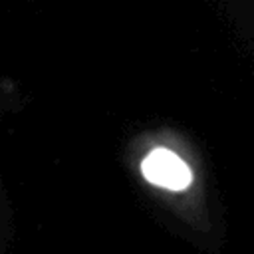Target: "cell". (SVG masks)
Returning <instances> with one entry per match:
<instances>
[{"mask_svg": "<svg viewBox=\"0 0 254 254\" xmlns=\"http://www.w3.org/2000/svg\"><path fill=\"white\" fill-rule=\"evenodd\" d=\"M141 173L145 181L171 194L192 196L198 187V175L194 165L177 149L157 145L141 161Z\"/></svg>", "mask_w": 254, "mask_h": 254, "instance_id": "obj_1", "label": "cell"}]
</instances>
